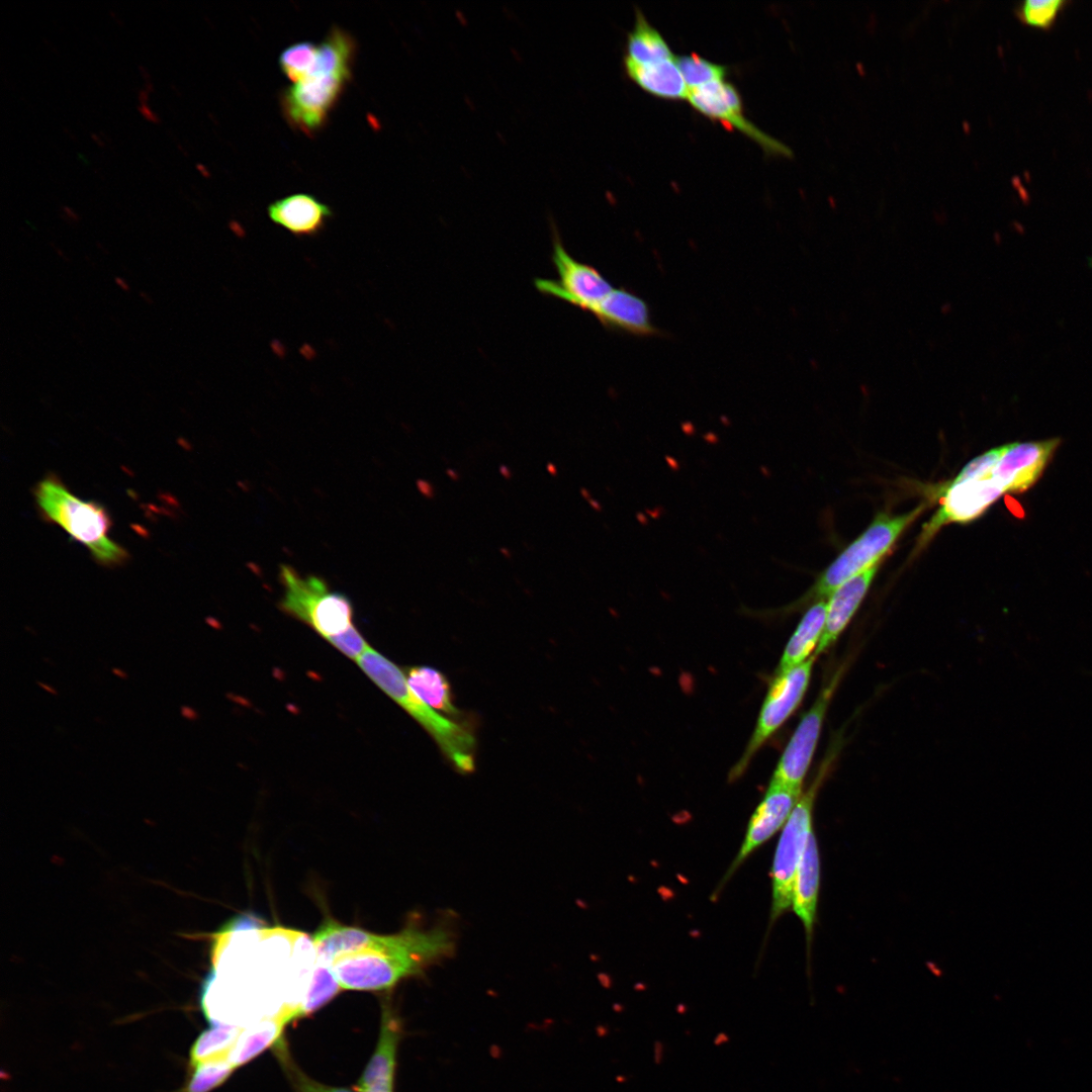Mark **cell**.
I'll use <instances>...</instances> for the list:
<instances>
[{
  "label": "cell",
  "mask_w": 1092,
  "mask_h": 1092,
  "mask_svg": "<svg viewBox=\"0 0 1092 1092\" xmlns=\"http://www.w3.org/2000/svg\"><path fill=\"white\" fill-rule=\"evenodd\" d=\"M109 14L111 15V17H112V18L114 19V21H115V22H116L117 24H119V25H122V20H121V19H120V18L118 17V15L116 14V12H115V11H113V10H109Z\"/></svg>",
  "instance_id": "obj_49"
},
{
  "label": "cell",
  "mask_w": 1092,
  "mask_h": 1092,
  "mask_svg": "<svg viewBox=\"0 0 1092 1092\" xmlns=\"http://www.w3.org/2000/svg\"><path fill=\"white\" fill-rule=\"evenodd\" d=\"M1006 449V445L991 449L970 461L954 477L953 482L989 475Z\"/></svg>",
  "instance_id": "obj_32"
},
{
  "label": "cell",
  "mask_w": 1092,
  "mask_h": 1092,
  "mask_svg": "<svg viewBox=\"0 0 1092 1092\" xmlns=\"http://www.w3.org/2000/svg\"><path fill=\"white\" fill-rule=\"evenodd\" d=\"M400 1033L399 1020L389 1008L384 1009L378 1044L357 1084V1090L375 1086L393 1087L396 1049Z\"/></svg>",
  "instance_id": "obj_20"
},
{
  "label": "cell",
  "mask_w": 1092,
  "mask_h": 1092,
  "mask_svg": "<svg viewBox=\"0 0 1092 1092\" xmlns=\"http://www.w3.org/2000/svg\"><path fill=\"white\" fill-rule=\"evenodd\" d=\"M418 483H419V488H420V490H421V491H422V492H423V493H424V494H425L426 496H428V497H432V496L434 495V490H433V487H432V485H431V484H430L429 482H427V481H425V480H420V481H419Z\"/></svg>",
  "instance_id": "obj_38"
},
{
  "label": "cell",
  "mask_w": 1092,
  "mask_h": 1092,
  "mask_svg": "<svg viewBox=\"0 0 1092 1092\" xmlns=\"http://www.w3.org/2000/svg\"><path fill=\"white\" fill-rule=\"evenodd\" d=\"M593 314L611 330L636 336L655 333L646 302L624 288H614Z\"/></svg>",
  "instance_id": "obj_16"
},
{
  "label": "cell",
  "mask_w": 1092,
  "mask_h": 1092,
  "mask_svg": "<svg viewBox=\"0 0 1092 1092\" xmlns=\"http://www.w3.org/2000/svg\"><path fill=\"white\" fill-rule=\"evenodd\" d=\"M334 647L344 655L357 660L369 647L362 634L352 625L346 631L327 639Z\"/></svg>",
  "instance_id": "obj_33"
},
{
  "label": "cell",
  "mask_w": 1092,
  "mask_h": 1092,
  "mask_svg": "<svg viewBox=\"0 0 1092 1092\" xmlns=\"http://www.w3.org/2000/svg\"><path fill=\"white\" fill-rule=\"evenodd\" d=\"M318 55V44L300 41L284 49L279 56L282 73L292 82L302 79L313 66Z\"/></svg>",
  "instance_id": "obj_29"
},
{
  "label": "cell",
  "mask_w": 1092,
  "mask_h": 1092,
  "mask_svg": "<svg viewBox=\"0 0 1092 1092\" xmlns=\"http://www.w3.org/2000/svg\"><path fill=\"white\" fill-rule=\"evenodd\" d=\"M801 790L769 782L766 793L752 814L739 852L733 860L727 880L758 846L769 839L788 821L801 798Z\"/></svg>",
  "instance_id": "obj_12"
},
{
  "label": "cell",
  "mask_w": 1092,
  "mask_h": 1092,
  "mask_svg": "<svg viewBox=\"0 0 1092 1092\" xmlns=\"http://www.w3.org/2000/svg\"><path fill=\"white\" fill-rule=\"evenodd\" d=\"M34 496L42 515L84 544L98 563L115 566L127 560L125 549L108 536L111 521L101 505L78 498L53 475L38 482Z\"/></svg>",
  "instance_id": "obj_4"
},
{
  "label": "cell",
  "mask_w": 1092,
  "mask_h": 1092,
  "mask_svg": "<svg viewBox=\"0 0 1092 1092\" xmlns=\"http://www.w3.org/2000/svg\"><path fill=\"white\" fill-rule=\"evenodd\" d=\"M148 95H149V92L147 90H145V89H141L139 91L138 98H139L140 104H147Z\"/></svg>",
  "instance_id": "obj_44"
},
{
  "label": "cell",
  "mask_w": 1092,
  "mask_h": 1092,
  "mask_svg": "<svg viewBox=\"0 0 1092 1092\" xmlns=\"http://www.w3.org/2000/svg\"><path fill=\"white\" fill-rule=\"evenodd\" d=\"M267 213L271 221L295 237H314L331 219L332 209L313 195L295 193L270 203Z\"/></svg>",
  "instance_id": "obj_14"
},
{
  "label": "cell",
  "mask_w": 1092,
  "mask_h": 1092,
  "mask_svg": "<svg viewBox=\"0 0 1092 1092\" xmlns=\"http://www.w3.org/2000/svg\"><path fill=\"white\" fill-rule=\"evenodd\" d=\"M447 474L449 475V477H450V478H452V479H454V480H457V479H458V474H457V473H456V471H455V470H453V469H448V470H447Z\"/></svg>",
  "instance_id": "obj_50"
},
{
  "label": "cell",
  "mask_w": 1092,
  "mask_h": 1092,
  "mask_svg": "<svg viewBox=\"0 0 1092 1092\" xmlns=\"http://www.w3.org/2000/svg\"><path fill=\"white\" fill-rule=\"evenodd\" d=\"M144 89H145V90H147L148 92H152V91H154V85H153V83H152L151 81H146V82H145V88H144Z\"/></svg>",
  "instance_id": "obj_51"
},
{
  "label": "cell",
  "mask_w": 1092,
  "mask_h": 1092,
  "mask_svg": "<svg viewBox=\"0 0 1092 1092\" xmlns=\"http://www.w3.org/2000/svg\"><path fill=\"white\" fill-rule=\"evenodd\" d=\"M1068 3L1066 0H1024L1016 6L1015 13L1026 24L1050 28Z\"/></svg>",
  "instance_id": "obj_30"
},
{
  "label": "cell",
  "mask_w": 1092,
  "mask_h": 1092,
  "mask_svg": "<svg viewBox=\"0 0 1092 1092\" xmlns=\"http://www.w3.org/2000/svg\"><path fill=\"white\" fill-rule=\"evenodd\" d=\"M675 61L689 89L723 81L727 73L725 66L713 63L696 53L677 56Z\"/></svg>",
  "instance_id": "obj_28"
},
{
  "label": "cell",
  "mask_w": 1092,
  "mask_h": 1092,
  "mask_svg": "<svg viewBox=\"0 0 1092 1092\" xmlns=\"http://www.w3.org/2000/svg\"><path fill=\"white\" fill-rule=\"evenodd\" d=\"M499 472L506 479H510L512 476L511 470L505 465H502L499 467Z\"/></svg>",
  "instance_id": "obj_46"
},
{
  "label": "cell",
  "mask_w": 1092,
  "mask_h": 1092,
  "mask_svg": "<svg viewBox=\"0 0 1092 1092\" xmlns=\"http://www.w3.org/2000/svg\"><path fill=\"white\" fill-rule=\"evenodd\" d=\"M823 777L824 774L820 772L810 789L801 796L786 822L779 839L771 871V922L787 911L792 905L796 873L807 838L813 830V806Z\"/></svg>",
  "instance_id": "obj_7"
},
{
  "label": "cell",
  "mask_w": 1092,
  "mask_h": 1092,
  "mask_svg": "<svg viewBox=\"0 0 1092 1092\" xmlns=\"http://www.w3.org/2000/svg\"><path fill=\"white\" fill-rule=\"evenodd\" d=\"M839 679L840 671L821 690L811 708L802 717L779 759L770 782L801 790Z\"/></svg>",
  "instance_id": "obj_9"
},
{
  "label": "cell",
  "mask_w": 1092,
  "mask_h": 1092,
  "mask_svg": "<svg viewBox=\"0 0 1092 1092\" xmlns=\"http://www.w3.org/2000/svg\"><path fill=\"white\" fill-rule=\"evenodd\" d=\"M91 138L95 143H97L98 146L104 147L105 144L98 134L92 132Z\"/></svg>",
  "instance_id": "obj_47"
},
{
  "label": "cell",
  "mask_w": 1092,
  "mask_h": 1092,
  "mask_svg": "<svg viewBox=\"0 0 1092 1092\" xmlns=\"http://www.w3.org/2000/svg\"><path fill=\"white\" fill-rule=\"evenodd\" d=\"M581 492L583 493V496H587V491L584 488H581Z\"/></svg>",
  "instance_id": "obj_55"
},
{
  "label": "cell",
  "mask_w": 1092,
  "mask_h": 1092,
  "mask_svg": "<svg viewBox=\"0 0 1092 1092\" xmlns=\"http://www.w3.org/2000/svg\"><path fill=\"white\" fill-rule=\"evenodd\" d=\"M827 600H818L806 611L788 641L777 671L783 673L805 662L816 650L825 626Z\"/></svg>",
  "instance_id": "obj_23"
},
{
  "label": "cell",
  "mask_w": 1092,
  "mask_h": 1092,
  "mask_svg": "<svg viewBox=\"0 0 1092 1092\" xmlns=\"http://www.w3.org/2000/svg\"><path fill=\"white\" fill-rule=\"evenodd\" d=\"M819 884L820 857L816 837L812 830L798 866L792 900L793 909L805 927L808 945H810L816 920Z\"/></svg>",
  "instance_id": "obj_17"
},
{
  "label": "cell",
  "mask_w": 1092,
  "mask_h": 1092,
  "mask_svg": "<svg viewBox=\"0 0 1092 1092\" xmlns=\"http://www.w3.org/2000/svg\"><path fill=\"white\" fill-rule=\"evenodd\" d=\"M357 1092H393V1089L390 1088V1087L375 1086V1087H369V1088L357 1090Z\"/></svg>",
  "instance_id": "obj_40"
},
{
  "label": "cell",
  "mask_w": 1092,
  "mask_h": 1092,
  "mask_svg": "<svg viewBox=\"0 0 1092 1092\" xmlns=\"http://www.w3.org/2000/svg\"><path fill=\"white\" fill-rule=\"evenodd\" d=\"M140 296L146 303H148V304H153L154 303L153 297L148 292L141 291Z\"/></svg>",
  "instance_id": "obj_45"
},
{
  "label": "cell",
  "mask_w": 1092,
  "mask_h": 1092,
  "mask_svg": "<svg viewBox=\"0 0 1092 1092\" xmlns=\"http://www.w3.org/2000/svg\"><path fill=\"white\" fill-rule=\"evenodd\" d=\"M194 1069L185 1092H209L223 1083L235 1067L225 1060L198 1064Z\"/></svg>",
  "instance_id": "obj_31"
},
{
  "label": "cell",
  "mask_w": 1092,
  "mask_h": 1092,
  "mask_svg": "<svg viewBox=\"0 0 1092 1092\" xmlns=\"http://www.w3.org/2000/svg\"><path fill=\"white\" fill-rule=\"evenodd\" d=\"M406 681L412 692L436 712L439 711L462 723H471L466 713L454 703V696L447 676L431 666H411L406 669Z\"/></svg>",
  "instance_id": "obj_22"
},
{
  "label": "cell",
  "mask_w": 1092,
  "mask_h": 1092,
  "mask_svg": "<svg viewBox=\"0 0 1092 1092\" xmlns=\"http://www.w3.org/2000/svg\"><path fill=\"white\" fill-rule=\"evenodd\" d=\"M813 654L805 662L786 672L775 674L762 703L754 731L747 745L729 774V780L740 778L758 749L787 721L798 708L808 689Z\"/></svg>",
  "instance_id": "obj_6"
},
{
  "label": "cell",
  "mask_w": 1092,
  "mask_h": 1092,
  "mask_svg": "<svg viewBox=\"0 0 1092 1092\" xmlns=\"http://www.w3.org/2000/svg\"><path fill=\"white\" fill-rule=\"evenodd\" d=\"M1059 443L1060 439L1055 438L1008 444L990 475L1005 492L1025 491L1041 475Z\"/></svg>",
  "instance_id": "obj_13"
},
{
  "label": "cell",
  "mask_w": 1092,
  "mask_h": 1092,
  "mask_svg": "<svg viewBox=\"0 0 1092 1092\" xmlns=\"http://www.w3.org/2000/svg\"><path fill=\"white\" fill-rule=\"evenodd\" d=\"M341 988L332 967L317 961L306 999L303 1003H299L301 1017L310 1015L330 1002L341 991Z\"/></svg>",
  "instance_id": "obj_27"
},
{
  "label": "cell",
  "mask_w": 1092,
  "mask_h": 1092,
  "mask_svg": "<svg viewBox=\"0 0 1092 1092\" xmlns=\"http://www.w3.org/2000/svg\"><path fill=\"white\" fill-rule=\"evenodd\" d=\"M547 471H548V472H549V473H550L551 475H556V474H557V468H556V466H555V465H554L553 463H551V462H549V463L547 464Z\"/></svg>",
  "instance_id": "obj_48"
},
{
  "label": "cell",
  "mask_w": 1092,
  "mask_h": 1092,
  "mask_svg": "<svg viewBox=\"0 0 1092 1092\" xmlns=\"http://www.w3.org/2000/svg\"><path fill=\"white\" fill-rule=\"evenodd\" d=\"M54 249L56 250V253H57V254H58V255H59L60 257H62V258H65V259H67V256H66V254H64V253L62 252V250H61L60 248H58V247H54Z\"/></svg>",
  "instance_id": "obj_52"
},
{
  "label": "cell",
  "mask_w": 1092,
  "mask_h": 1092,
  "mask_svg": "<svg viewBox=\"0 0 1092 1092\" xmlns=\"http://www.w3.org/2000/svg\"><path fill=\"white\" fill-rule=\"evenodd\" d=\"M454 948V933L445 924L425 928L410 923L387 949L348 953L336 959L331 967L343 989L386 990L402 979L422 974L452 954Z\"/></svg>",
  "instance_id": "obj_1"
},
{
  "label": "cell",
  "mask_w": 1092,
  "mask_h": 1092,
  "mask_svg": "<svg viewBox=\"0 0 1092 1092\" xmlns=\"http://www.w3.org/2000/svg\"><path fill=\"white\" fill-rule=\"evenodd\" d=\"M921 509L920 506L900 516L880 514L876 517L869 528L821 573L807 598L827 600L847 579L879 563Z\"/></svg>",
  "instance_id": "obj_5"
},
{
  "label": "cell",
  "mask_w": 1092,
  "mask_h": 1092,
  "mask_svg": "<svg viewBox=\"0 0 1092 1092\" xmlns=\"http://www.w3.org/2000/svg\"><path fill=\"white\" fill-rule=\"evenodd\" d=\"M357 663L430 734L455 770L462 775L475 770L476 738L471 723L447 718L425 704L412 692L399 667L370 646Z\"/></svg>",
  "instance_id": "obj_3"
},
{
  "label": "cell",
  "mask_w": 1092,
  "mask_h": 1092,
  "mask_svg": "<svg viewBox=\"0 0 1092 1092\" xmlns=\"http://www.w3.org/2000/svg\"><path fill=\"white\" fill-rule=\"evenodd\" d=\"M36 685H37V686H38V687H39V688H40L41 690H43V691L48 692V693H49V694H51V695L57 696V695L59 694V693H58V691H57V690H56V689H55L54 687H52V686H50V685H48V684H46V682H43V681H39V680H36Z\"/></svg>",
  "instance_id": "obj_41"
},
{
  "label": "cell",
  "mask_w": 1092,
  "mask_h": 1092,
  "mask_svg": "<svg viewBox=\"0 0 1092 1092\" xmlns=\"http://www.w3.org/2000/svg\"><path fill=\"white\" fill-rule=\"evenodd\" d=\"M138 110L147 120L154 123L161 122L160 117L148 106V104H140Z\"/></svg>",
  "instance_id": "obj_36"
},
{
  "label": "cell",
  "mask_w": 1092,
  "mask_h": 1092,
  "mask_svg": "<svg viewBox=\"0 0 1092 1092\" xmlns=\"http://www.w3.org/2000/svg\"><path fill=\"white\" fill-rule=\"evenodd\" d=\"M279 578L284 587L279 608L307 625L315 607L330 592L328 583L316 575L299 574L292 566L281 565Z\"/></svg>",
  "instance_id": "obj_19"
},
{
  "label": "cell",
  "mask_w": 1092,
  "mask_h": 1092,
  "mask_svg": "<svg viewBox=\"0 0 1092 1092\" xmlns=\"http://www.w3.org/2000/svg\"><path fill=\"white\" fill-rule=\"evenodd\" d=\"M353 605L339 592H329L315 607L308 626L326 640L340 634L353 625Z\"/></svg>",
  "instance_id": "obj_25"
},
{
  "label": "cell",
  "mask_w": 1092,
  "mask_h": 1092,
  "mask_svg": "<svg viewBox=\"0 0 1092 1092\" xmlns=\"http://www.w3.org/2000/svg\"><path fill=\"white\" fill-rule=\"evenodd\" d=\"M196 167L204 176H207V172H206L204 166H202L201 164H197Z\"/></svg>",
  "instance_id": "obj_53"
},
{
  "label": "cell",
  "mask_w": 1092,
  "mask_h": 1092,
  "mask_svg": "<svg viewBox=\"0 0 1092 1092\" xmlns=\"http://www.w3.org/2000/svg\"><path fill=\"white\" fill-rule=\"evenodd\" d=\"M552 263L558 275L557 280H534L535 287L543 294L593 313L614 289L599 270L577 261L567 252L555 224L552 225Z\"/></svg>",
  "instance_id": "obj_8"
},
{
  "label": "cell",
  "mask_w": 1092,
  "mask_h": 1092,
  "mask_svg": "<svg viewBox=\"0 0 1092 1092\" xmlns=\"http://www.w3.org/2000/svg\"><path fill=\"white\" fill-rule=\"evenodd\" d=\"M170 87L173 89V91L176 92V94L181 96V92L179 91V88H177L174 84H170Z\"/></svg>",
  "instance_id": "obj_54"
},
{
  "label": "cell",
  "mask_w": 1092,
  "mask_h": 1092,
  "mask_svg": "<svg viewBox=\"0 0 1092 1092\" xmlns=\"http://www.w3.org/2000/svg\"><path fill=\"white\" fill-rule=\"evenodd\" d=\"M298 1018H301L299 1004H286L275 1015L261 1019L251 1027L243 1029L229 1061L238 1068L253 1060L280 1038L288 1023Z\"/></svg>",
  "instance_id": "obj_18"
},
{
  "label": "cell",
  "mask_w": 1092,
  "mask_h": 1092,
  "mask_svg": "<svg viewBox=\"0 0 1092 1092\" xmlns=\"http://www.w3.org/2000/svg\"><path fill=\"white\" fill-rule=\"evenodd\" d=\"M624 70L640 88L656 97L687 98L689 87L677 67L675 57L658 63L641 65L624 57Z\"/></svg>",
  "instance_id": "obj_21"
},
{
  "label": "cell",
  "mask_w": 1092,
  "mask_h": 1092,
  "mask_svg": "<svg viewBox=\"0 0 1092 1092\" xmlns=\"http://www.w3.org/2000/svg\"><path fill=\"white\" fill-rule=\"evenodd\" d=\"M180 715L188 721H196L198 719V712L188 705H182L180 707Z\"/></svg>",
  "instance_id": "obj_37"
},
{
  "label": "cell",
  "mask_w": 1092,
  "mask_h": 1092,
  "mask_svg": "<svg viewBox=\"0 0 1092 1092\" xmlns=\"http://www.w3.org/2000/svg\"><path fill=\"white\" fill-rule=\"evenodd\" d=\"M62 217L69 223H77L80 221L79 214L71 207L62 205L60 208Z\"/></svg>",
  "instance_id": "obj_35"
},
{
  "label": "cell",
  "mask_w": 1092,
  "mask_h": 1092,
  "mask_svg": "<svg viewBox=\"0 0 1092 1092\" xmlns=\"http://www.w3.org/2000/svg\"><path fill=\"white\" fill-rule=\"evenodd\" d=\"M111 671L115 676H117V677H119L121 679H126L128 677V673L125 670L121 669V668L113 667L111 669Z\"/></svg>",
  "instance_id": "obj_42"
},
{
  "label": "cell",
  "mask_w": 1092,
  "mask_h": 1092,
  "mask_svg": "<svg viewBox=\"0 0 1092 1092\" xmlns=\"http://www.w3.org/2000/svg\"><path fill=\"white\" fill-rule=\"evenodd\" d=\"M138 68H139V71H140L141 75H142V76H143V78L145 79V82H146V81H151V78H150V73H149V71H148L147 67H146V66H144V65H142V64H140V65L138 66Z\"/></svg>",
  "instance_id": "obj_43"
},
{
  "label": "cell",
  "mask_w": 1092,
  "mask_h": 1092,
  "mask_svg": "<svg viewBox=\"0 0 1092 1092\" xmlns=\"http://www.w3.org/2000/svg\"><path fill=\"white\" fill-rule=\"evenodd\" d=\"M687 99L697 111L721 122L729 130H739L757 143L767 154L792 156L790 148L766 134L744 116L740 95L732 84L723 80L693 87L689 89Z\"/></svg>",
  "instance_id": "obj_10"
},
{
  "label": "cell",
  "mask_w": 1092,
  "mask_h": 1092,
  "mask_svg": "<svg viewBox=\"0 0 1092 1092\" xmlns=\"http://www.w3.org/2000/svg\"><path fill=\"white\" fill-rule=\"evenodd\" d=\"M278 1051L281 1054V1059L284 1060L285 1068L288 1070L297 1092H353L346 1088L326 1086L309 1079L287 1061L288 1059L283 1056L281 1049Z\"/></svg>",
  "instance_id": "obj_34"
},
{
  "label": "cell",
  "mask_w": 1092,
  "mask_h": 1092,
  "mask_svg": "<svg viewBox=\"0 0 1092 1092\" xmlns=\"http://www.w3.org/2000/svg\"><path fill=\"white\" fill-rule=\"evenodd\" d=\"M114 282L121 290L126 292L130 290L129 283L124 278L116 276Z\"/></svg>",
  "instance_id": "obj_39"
},
{
  "label": "cell",
  "mask_w": 1092,
  "mask_h": 1092,
  "mask_svg": "<svg viewBox=\"0 0 1092 1092\" xmlns=\"http://www.w3.org/2000/svg\"><path fill=\"white\" fill-rule=\"evenodd\" d=\"M626 48L625 57L641 65L658 63L675 57L661 33L648 22L639 9H636L634 27L627 35Z\"/></svg>",
  "instance_id": "obj_24"
},
{
  "label": "cell",
  "mask_w": 1092,
  "mask_h": 1092,
  "mask_svg": "<svg viewBox=\"0 0 1092 1092\" xmlns=\"http://www.w3.org/2000/svg\"><path fill=\"white\" fill-rule=\"evenodd\" d=\"M1005 490L990 474L963 481H951L938 511L925 526L923 537L930 538L945 524L972 521L984 513Z\"/></svg>",
  "instance_id": "obj_11"
},
{
  "label": "cell",
  "mask_w": 1092,
  "mask_h": 1092,
  "mask_svg": "<svg viewBox=\"0 0 1092 1092\" xmlns=\"http://www.w3.org/2000/svg\"><path fill=\"white\" fill-rule=\"evenodd\" d=\"M878 566L879 563L850 577L828 597L825 626L813 653L815 656L827 650L847 626L863 600Z\"/></svg>",
  "instance_id": "obj_15"
},
{
  "label": "cell",
  "mask_w": 1092,
  "mask_h": 1092,
  "mask_svg": "<svg viewBox=\"0 0 1092 1092\" xmlns=\"http://www.w3.org/2000/svg\"><path fill=\"white\" fill-rule=\"evenodd\" d=\"M243 1029L220 1022H211V1026L197 1037L191 1048V1065L194 1067L206 1062L229 1060Z\"/></svg>",
  "instance_id": "obj_26"
},
{
  "label": "cell",
  "mask_w": 1092,
  "mask_h": 1092,
  "mask_svg": "<svg viewBox=\"0 0 1092 1092\" xmlns=\"http://www.w3.org/2000/svg\"><path fill=\"white\" fill-rule=\"evenodd\" d=\"M357 43L351 33L333 26L318 43L307 74L284 89L280 106L294 129L313 135L327 123L353 74Z\"/></svg>",
  "instance_id": "obj_2"
}]
</instances>
